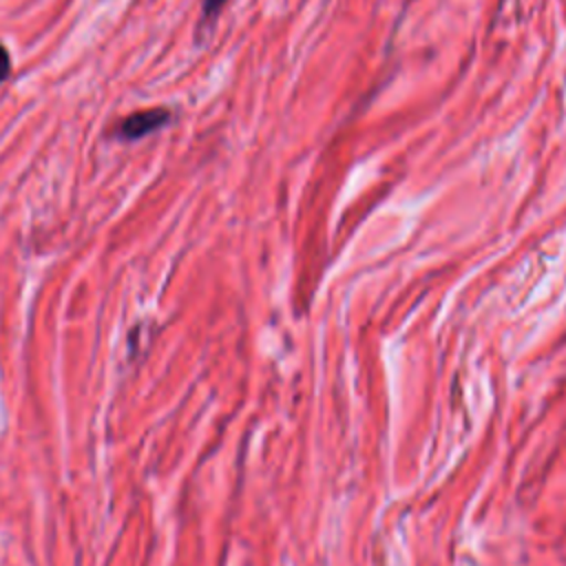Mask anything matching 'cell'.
Instances as JSON below:
<instances>
[{
    "mask_svg": "<svg viewBox=\"0 0 566 566\" xmlns=\"http://www.w3.org/2000/svg\"><path fill=\"white\" fill-rule=\"evenodd\" d=\"M9 71H11V57H9V51L4 49V44L0 42V84L7 80Z\"/></svg>",
    "mask_w": 566,
    "mask_h": 566,
    "instance_id": "cell-3",
    "label": "cell"
},
{
    "mask_svg": "<svg viewBox=\"0 0 566 566\" xmlns=\"http://www.w3.org/2000/svg\"><path fill=\"white\" fill-rule=\"evenodd\" d=\"M228 0H203L201 2V13H203V20H214L219 15V11L223 9Z\"/></svg>",
    "mask_w": 566,
    "mask_h": 566,
    "instance_id": "cell-2",
    "label": "cell"
},
{
    "mask_svg": "<svg viewBox=\"0 0 566 566\" xmlns=\"http://www.w3.org/2000/svg\"><path fill=\"white\" fill-rule=\"evenodd\" d=\"M168 122H170L168 108H144V111H137V113L128 115L126 119H122L115 128V137L124 139V142H135V139H142V137L159 130Z\"/></svg>",
    "mask_w": 566,
    "mask_h": 566,
    "instance_id": "cell-1",
    "label": "cell"
}]
</instances>
